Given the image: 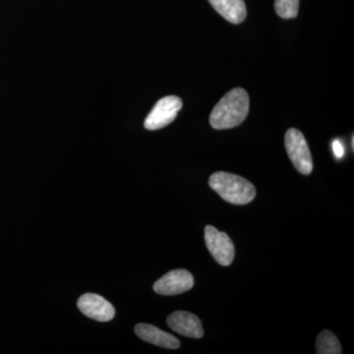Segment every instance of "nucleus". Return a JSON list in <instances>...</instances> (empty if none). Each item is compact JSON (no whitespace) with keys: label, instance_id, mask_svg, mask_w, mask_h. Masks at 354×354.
<instances>
[{"label":"nucleus","instance_id":"nucleus-1","mask_svg":"<svg viewBox=\"0 0 354 354\" xmlns=\"http://www.w3.org/2000/svg\"><path fill=\"white\" fill-rule=\"evenodd\" d=\"M249 102L244 88H232L216 104L209 115V124L216 130L239 127L248 115Z\"/></svg>","mask_w":354,"mask_h":354},{"label":"nucleus","instance_id":"nucleus-2","mask_svg":"<svg viewBox=\"0 0 354 354\" xmlns=\"http://www.w3.org/2000/svg\"><path fill=\"white\" fill-rule=\"evenodd\" d=\"M209 185L230 204L246 205L256 197V188L250 181L230 172L218 171L212 174Z\"/></svg>","mask_w":354,"mask_h":354},{"label":"nucleus","instance_id":"nucleus-3","mask_svg":"<svg viewBox=\"0 0 354 354\" xmlns=\"http://www.w3.org/2000/svg\"><path fill=\"white\" fill-rule=\"evenodd\" d=\"M285 145L288 157L295 169L304 176L311 174L313 171V162L304 134L295 128H290L286 133Z\"/></svg>","mask_w":354,"mask_h":354},{"label":"nucleus","instance_id":"nucleus-4","mask_svg":"<svg viewBox=\"0 0 354 354\" xmlns=\"http://www.w3.org/2000/svg\"><path fill=\"white\" fill-rule=\"evenodd\" d=\"M183 109V101L176 95H167L155 104L147 116L146 129L158 130L171 124L176 120L178 111Z\"/></svg>","mask_w":354,"mask_h":354},{"label":"nucleus","instance_id":"nucleus-5","mask_svg":"<svg viewBox=\"0 0 354 354\" xmlns=\"http://www.w3.org/2000/svg\"><path fill=\"white\" fill-rule=\"evenodd\" d=\"M205 242L214 259L221 266H230L234 262L235 250L234 242L225 232H218L216 227H205Z\"/></svg>","mask_w":354,"mask_h":354},{"label":"nucleus","instance_id":"nucleus-6","mask_svg":"<svg viewBox=\"0 0 354 354\" xmlns=\"http://www.w3.org/2000/svg\"><path fill=\"white\" fill-rule=\"evenodd\" d=\"M194 286V278L186 270H174L165 274L153 283V290L160 295H177L190 290Z\"/></svg>","mask_w":354,"mask_h":354},{"label":"nucleus","instance_id":"nucleus-7","mask_svg":"<svg viewBox=\"0 0 354 354\" xmlns=\"http://www.w3.org/2000/svg\"><path fill=\"white\" fill-rule=\"evenodd\" d=\"M77 305L84 315L99 322H109L115 315L113 304L95 293L83 295L79 298Z\"/></svg>","mask_w":354,"mask_h":354},{"label":"nucleus","instance_id":"nucleus-8","mask_svg":"<svg viewBox=\"0 0 354 354\" xmlns=\"http://www.w3.org/2000/svg\"><path fill=\"white\" fill-rule=\"evenodd\" d=\"M167 323L172 330L184 337L201 339L204 335L201 321L189 312H174L167 317Z\"/></svg>","mask_w":354,"mask_h":354},{"label":"nucleus","instance_id":"nucleus-9","mask_svg":"<svg viewBox=\"0 0 354 354\" xmlns=\"http://www.w3.org/2000/svg\"><path fill=\"white\" fill-rule=\"evenodd\" d=\"M135 333L140 339L153 346L169 349H177L180 346V342L176 337L150 324H138L135 327Z\"/></svg>","mask_w":354,"mask_h":354},{"label":"nucleus","instance_id":"nucleus-10","mask_svg":"<svg viewBox=\"0 0 354 354\" xmlns=\"http://www.w3.org/2000/svg\"><path fill=\"white\" fill-rule=\"evenodd\" d=\"M214 9L232 24H241L246 18L244 0H209Z\"/></svg>","mask_w":354,"mask_h":354},{"label":"nucleus","instance_id":"nucleus-11","mask_svg":"<svg viewBox=\"0 0 354 354\" xmlns=\"http://www.w3.org/2000/svg\"><path fill=\"white\" fill-rule=\"evenodd\" d=\"M316 351L319 354H341V342L330 330H323L317 337Z\"/></svg>","mask_w":354,"mask_h":354},{"label":"nucleus","instance_id":"nucleus-12","mask_svg":"<svg viewBox=\"0 0 354 354\" xmlns=\"http://www.w3.org/2000/svg\"><path fill=\"white\" fill-rule=\"evenodd\" d=\"M298 8H299V0H274L276 12L283 19L297 17Z\"/></svg>","mask_w":354,"mask_h":354},{"label":"nucleus","instance_id":"nucleus-13","mask_svg":"<svg viewBox=\"0 0 354 354\" xmlns=\"http://www.w3.org/2000/svg\"><path fill=\"white\" fill-rule=\"evenodd\" d=\"M333 151H334L335 156L337 158H342L344 157V148L339 140L337 139L333 142Z\"/></svg>","mask_w":354,"mask_h":354}]
</instances>
